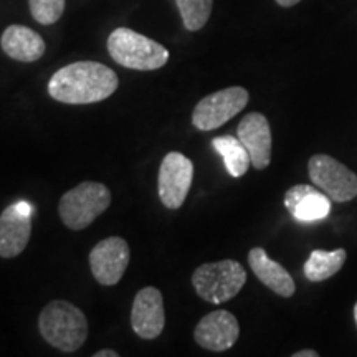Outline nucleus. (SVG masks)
Here are the masks:
<instances>
[{"label":"nucleus","instance_id":"obj_1","mask_svg":"<svg viewBox=\"0 0 357 357\" xmlns=\"http://www.w3.org/2000/svg\"><path fill=\"white\" fill-rule=\"evenodd\" d=\"M119 79L109 66L98 61H75L53 73L48 95L65 105H91L109 98Z\"/></svg>","mask_w":357,"mask_h":357},{"label":"nucleus","instance_id":"obj_2","mask_svg":"<svg viewBox=\"0 0 357 357\" xmlns=\"http://www.w3.org/2000/svg\"><path fill=\"white\" fill-rule=\"evenodd\" d=\"M38 329L45 341L63 352L78 351L88 337V321L83 311L68 301L48 303L38 316Z\"/></svg>","mask_w":357,"mask_h":357},{"label":"nucleus","instance_id":"obj_3","mask_svg":"<svg viewBox=\"0 0 357 357\" xmlns=\"http://www.w3.org/2000/svg\"><path fill=\"white\" fill-rule=\"evenodd\" d=\"M108 52L116 63L137 71L159 70L169 60L166 47L131 29H116L108 38Z\"/></svg>","mask_w":357,"mask_h":357},{"label":"nucleus","instance_id":"obj_4","mask_svg":"<svg viewBox=\"0 0 357 357\" xmlns=\"http://www.w3.org/2000/svg\"><path fill=\"white\" fill-rule=\"evenodd\" d=\"M111 192L101 182H82L60 199L58 213L70 230H84L108 211Z\"/></svg>","mask_w":357,"mask_h":357},{"label":"nucleus","instance_id":"obj_5","mask_svg":"<svg viewBox=\"0 0 357 357\" xmlns=\"http://www.w3.org/2000/svg\"><path fill=\"white\" fill-rule=\"evenodd\" d=\"M247 283V271L235 260L205 263L192 275V284L202 300L220 305L235 298Z\"/></svg>","mask_w":357,"mask_h":357},{"label":"nucleus","instance_id":"obj_6","mask_svg":"<svg viewBox=\"0 0 357 357\" xmlns=\"http://www.w3.org/2000/svg\"><path fill=\"white\" fill-rule=\"evenodd\" d=\"M248 91L230 86L202 98L192 113V124L199 131H213L235 118L248 105Z\"/></svg>","mask_w":357,"mask_h":357},{"label":"nucleus","instance_id":"obj_7","mask_svg":"<svg viewBox=\"0 0 357 357\" xmlns=\"http://www.w3.org/2000/svg\"><path fill=\"white\" fill-rule=\"evenodd\" d=\"M307 172L312 184L319 187L334 202H349L357 197V176L331 155H312L307 164Z\"/></svg>","mask_w":357,"mask_h":357},{"label":"nucleus","instance_id":"obj_8","mask_svg":"<svg viewBox=\"0 0 357 357\" xmlns=\"http://www.w3.org/2000/svg\"><path fill=\"white\" fill-rule=\"evenodd\" d=\"M192 178H194L192 160L181 153H167L160 162L158 178L159 199L164 207L171 211L182 207L190 190Z\"/></svg>","mask_w":357,"mask_h":357},{"label":"nucleus","instance_id":"obj_9","mask_svg":"<svg viewBox=\"0 0 357 357\" xmlns=\"http://www.w3.org/2000/svg\"><path fill=\"white\" fill-rule=\"evenodd\" d=\"M129 265V245L121 236H109L95 245L89 253V266L98 283L114 287Z\"/></svg>","mask_w":357,"mask_h":357},{"label":"nucleus","instance_id":"obj_10","mask_svg":"<svg viewBox=\"0 0 357 357\" xmlns=\"http://www.w3.org/2000/svg\"><path fill=\"white\" fill-rule=\"evenodd\" d=\"M33 207L17 202L0 213V257L15 258L26 248L32 235Z\"/></svg>","mask_w":357,"mask_h":357},{"label":"nucleus","instance_id":"obj_11","mask_svg":"<svg viewBox=\"0 0 357 357\" xmlns=\"http://www.w3.org/2000/svg\"><path fill=\"white\" fill-rule=\"evenodd\" d=\"M240 336L238 321L231 312L218 310L208 312L195 326L194 339L200 347L207 351L222 352L234 347Z\"/></svg>","mask_w":357,"mask_h":357},{"label":"nucleus","instance_id":"obj_12","mask_svg":"<svg viewBox=\"0 0 357 357\" xmlns=\"http://www.w3.org/2000/svg\"><path fill=\"white\" fill-rule=\"evenodd\" d=\"M164 324H166V311H164L162 293L154 287L142 288L132 303V331L141 339H155L164 331Z\"/></svg>","mask_w":357,"mask_h":357},{"label":"nucleus","instance_id":"obj_13","mask_svg":"<svg viewBox=\"0 0 357 357\" xmlns=\"http://www.w3.org/2000/svg\"><path fill=\"white\" fill-rule=\"evenodd\" d=\"M236 137L247 147L252 166L263 171L271 162V129L268 119L261 113H250L240 121Z\"/></svg>","mask_w":357,"mask_h":357},{"label":"nucleus","instance_id":"obj_14","mask_svg":"<svg viewBox=\"0 0 357 357\" xmlns=\"http://www.w3.org/2000/svg\"><path fill=\"white\" fill-rule=\"evenodd\" d=\"M284 205L298 222H318L331 213V202L314 187L300 184L287 190Z\"/></svg>","mask_w":357,"mask_h":357},{"label":"nucleus","instance_id":"obj_15","mask_svg":"<svg viewBox=\"0 0 357 357\" xmlns=\"http://www.w3.org/2000/svg\"><path fill=\"white\" fill-rule=\"evenodd\" d=\"M248 263L257 278L278 296L291 298L296 291V284H294V280L287 271V268L281 266L278 261L271 260L263 248L257 247L250 250Z\"/></svg>","mask_w":357,"mask_h":357},{"label":"nucleus","instance_id":"obj_16","mask_svg":"<svg viewBox=\"0 0 357 357\" xmlns=\"http://www.w3.org/2000/svg\"><path fill=\"white\" fill-rule=\"evenodd\" d=\"M2 50L12 60L32 63L43 56L45 40L42 35L24 25H10L3 30L0 38Z\"/></svg>","mask_w":357,"mask_h":357},{"label":"nucleus","instance_id":"obj_17","mask_svg":"<svg viewBox=\"0 0 357 357\" xmlns=\"http://www.w3.org/2000/svg\"><path fill=\"white\" fill-rule=\"evenodd\" d=\"M212 146L213 149L222 155L223 162H225L227 172H229L231 177L238 178L247 174L252 160H250L247 147L242 144V141H240L238 137H234V136L215 137V139L212 141Z\"/></svg>","mask_w":357,"mask_h":357},{"label":"nucleus","instance_id":"obj_18","mask_svg":"<svg viewBox=\"0 0 357 357\" xmlns=\"http://www.w3.org/2000/svg\"><path fill=\"white\" fill-rule=\"evenodd\" d=\"M346 257V250L342 248L334 250V252L314 250L305 263V276L314 283L329 280L344 266Z\"/></svg>","mask_w":357,"mask_h":357},{"label":"nucleus","instance_id":"obj_19","mask_svg":"<svg viewBox=\"0 0 357 357\" xmlns=\"http://www.w3.org/2000/svg\"><path fill=\"white\" fill-rule=\"evenodd\" d=\"M182 22L189 32H197L204 29L211 19L213 0H176Z\"/></svg>","mask_w":357,"mask_h":357},{"label":"nucleus","instance_id":"obj_20","mask_svg":"<svg viewBox=\"0 0 357 357\" xmlns=\"http://www.w3.org/2000/svg\"><path fill=\"white\" fill-rule=\"evenodd\" d=\"M30 12L38 24L52 25L65 12V0H29Z\"/></svg>","mask_w":357,"mask_h":357},{"label":"nucleus","instance_id":"obj_21","mask_svg":"<svg viewBox=\"0 0 357 357\" xmlns=\"http://www.w3.org/2000/svg\"><path fill=\"white\" fill-rule=\"evenodd\" d=\"M119 354L113 349H102V351H98L93 354V357H118Z\"/></svg>","mask_w":357,"mask_h":357},{"label":"nucleus","instance_id":"obj_22","mask_svg":"<svg viewBox=\"0 0 357 357\" xmlns=\"http://www.w3.org/2000/svg\"><path fill=\"white\" fill-rule=\"evenodd\" d=\"M319 354L316 351L306 349V351H300V352H294L293 357H318Z\"/></svg>","mask_w":357,"mask_h":357},{"label":"nucleus","instance_id":"obj_23","mask_svg":"<svg viewBox=\"0 0 357 357\" xmlns=\"http://www.w3.org/2000/svg\"><path fill=\"white\" fill-rule=\"evenodd\" d=\"M301 0H276V3L281 7H294L296 3H300Z\"/></svg>","mask_w":357,"mask_h":357},{"label":"nucleus","instance_id":"obj_24","mask_svg":"<svg viewBox=\"0 0 357 357\" xmlns=\"http://www.w3.org/2000/svg\"><path fill=\"white\" fill-rule=\"evenodd\" d=\"M354 321H356V326H357V303L354 305Z\"/></svg>","mask_w":357,"mask_h":357}]
</instances>
